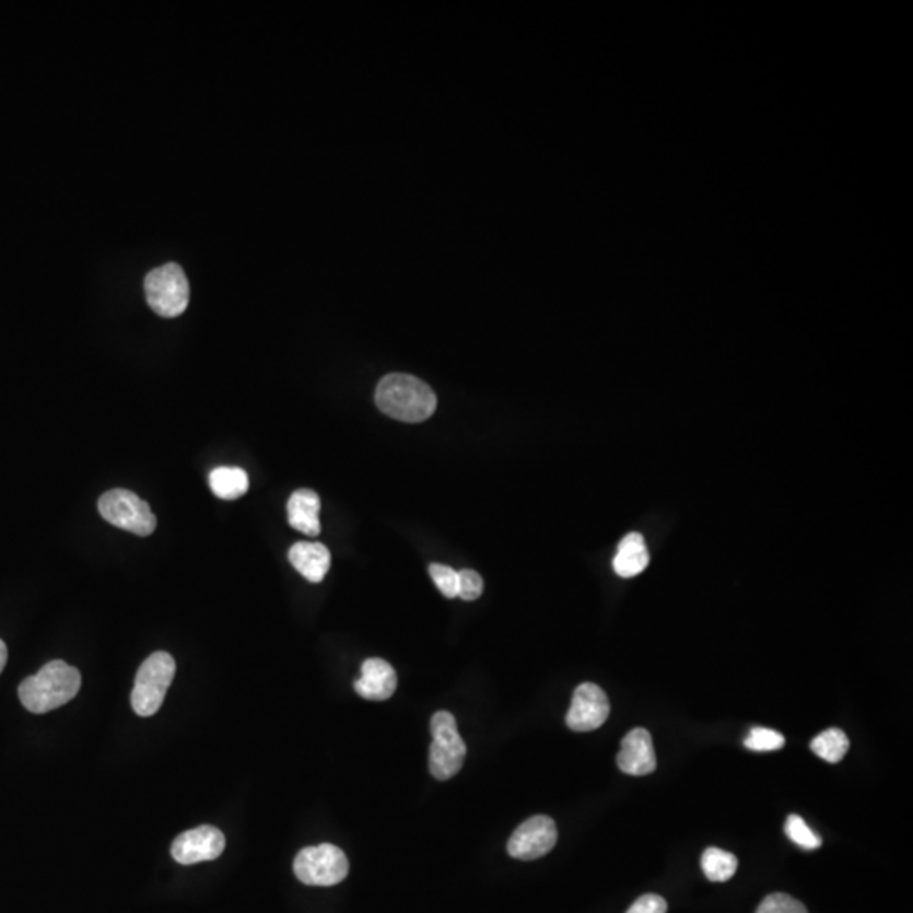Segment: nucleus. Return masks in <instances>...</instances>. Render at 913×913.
Segmentation results:
<instances>
[{"label":"nucleus","mask_w":913,"mask_h":913,"mask_svg":"<svg viewBox=\"0 0 913 913\" xmlns=\"http://www.w3.org/2000/svg\"><path fill=\"white\" fill-rule=\"evenodd\" d=\"M376 405L383 413L399 422L420 423L435 413L436 396L422 379L411 374L393 373L379 381Z\"/></svg>","instance_id":"f257e3e1"},{"label":"nucleus","mask_w":913,"mask_h":913,"mask_svg":"<svg viewBox=\"0 0 913 913\" xmlns=\"http://www.w3.org/2000/svg\"><path fill=\"white\" fill-rule=\"evenodd\" d=\"M82 675L67 662L52 660L20 686L21 702L33 714H46L77 698Z\"/></svg>","instance_id":"f03ea898"},{"label":"nucleus","mask_w":913,"mask_h":913,"mask_svg":"<svg viewBox=\"0 0 913 913\" xmlns=\"http://www.w3.org/2000/svg\"><path fill=\"white\" fill-rule=\"evenodd\" d=\"M176 674V662L169 653L156 652L145 658L136 675L131 702L136 714L151 717L160 711Z\"/></svg>","instance_id":"7ed1b4c3"},{"label":"nucleus","mask_w":913,"mask_h":913,"mask_svg":"<svg viewBox=\"0 0 913 913\" xmlns=\"http://www.w3.org/2000/svg\"><path fill=\"white\" fill-rule=\"evenodd\" d=\"M430 727H432L433 738L429 757L430 772L436 780L445 782L463 770L467 746L457 729V721L450 712H436Z\"/></svg>","instance_id":"20e7f679"},{"label":"nucleus","mask_w":913,"mask_h":913,"mask_svg":"<svg viewBox=\"0 0 913 913\" xmlns=\"http://www.w3.org/2000/svg\"><path fill=\"white\" fill-rule=\"evenodd\" d=\"M144 291L148 303L160 317H179L190 303L187 274L175 262L153 269L145 277Z\"/></svg>","instance_id":"39448f33"},{"label":"nucleus","mask_w":913,"mask_h":913,"mask_svg":"<svg viewBox=\"0 0 913 913\" xmlns=\"http://www.w3.org/2000/svg\"><path fill=\"white\" fill-rule=\"evenodd\" d=\"M98 513L105 522L138 537H150L157 519L150 504L127 489H113L98 500Z\"/></svg>","instance_id":"423d86ee"},{"label":"nucleus","mask_w":913,"mask_h":913,"mask_svg":"<svg viewBox=\"0 0 913 913\" xmlns=\"http://www.w3.org/2000/svg\"><path fill=\"white\" fill-rule=\"evenodd\" d=\"M293 869L302 883L309 887H333L346 880L349 862L340 847L318 844L300 851Z\"/></svg>","instance_id":"0eeeda50"},{"label":"nucleus","mask_w":913,"mask_h":913,"mask_svg":"<svg viewBox=\"0 0 913 913\" xmlns=\"http://www.w3.org/2000/svg\"><path fill=\"white\" fill-rule=\"evenodd\" d=\"M557 838L559 832L553 819L535 816L513 832L507 841V853L522 862H534L555 847Z\"/></svg>","instance_id":"6e6552de"},{"label":"nucleus","mask_w":913,"mask_h":913,"mask_svg":"<svg viewBox=\"0 0 913 913\" xmlns=\"http://www.w3.org/2000/svg\"><path fill=\"white\" fill-rule=\"evenodd\" d=\"M225 850V835L213 826H200L183 832L175 839L172 854L179 865L190 866L197 863L213 862Z\"/></svg>","instance_id":"1a4fd4ad"},{"label":"nucleus","mask_w":913,"mask_h":913,"mask_svg":"<svg viewBox=\"0 0 913 913\" xmlns=\"http://www.w3.org/2000/svg\"><path fill=\"white\" fill-rule=\"evenodd\" d=\"M611 705L605 690L596 683H582L575 689L569 709L567 726L575 733L599 729L608 721Z\"/></svg>","instance_id":"9d476101"},{"label":"nucleus","mask_w":913,"mask_h":913,"mask_svg":"<svg viewBox=\"0 0 913 913\" xmlns=\"http://www.w3.org/2000/svg\"><path fill=\"white\" fill-rule=\"evenodd\" d=\"M618 766L627 775H649L656 769V754L652 735L643 727L630 730L621 741Z\"/></svg>","instance_id":"9b49d317"},{"label":"nucleus","mask_w":913,"mask_h":913,"mask_svg":"<svg viewBox=\"0 0 913 913\" xmlns=\"http://www.w3.org/2000/svg\"><path fill=\"white\" fill-rule=\"evenodd\" d=\"M398 686L395 668L381 658L362 664L361 677L354 682L355 692L367 701H388Z\"/></svg>","instance_id":"f8f14e48"},{"label":"nucleus","mask_w":913,"mask_h":913,"mask_svg":"<svg viewBox=\"0 0 913 913\" xmlns=\"http://www.w3.org/2000/svg\"><path fill=\"white\" fill-rule=\"evenodd\" d=\"M288 522L306 537H318L320 526V498L312 489H299L288 500Z\"/></svg>","instance_id":"ddd939ff"},{"label":"nucleus","mask_w":913,"mask_h":913,"mask_svg":"<svg viewBox=\"0 0 913 913\" xmlns=\"http://www.w3.org/2000/svg\"><path fill=\"white\" fill-rule=\"evenodd\" d=\"M288 559L306 581L315 582V584L324 581L332 562L328 548L321 543H312V541H299L293 545Z\"/></svg>","instance_id":"4468645a"},{"label":"nucleus","mask_w":913,"mask_h":913,"mask_svg":"<svg viewBox=\"0 0 913 913\" xmlns=\"http://www.w3.org/2000/svg\"><path fill=\"white\" fill-rule=\"evenodd\" d=\"M648 563L649 553L643 535L630 534L619 541L618 552L612 560V567L619 577H636L648 567Z\"/></svg>","instance_id":"2eb2a0df"},{"label":"nucleus","mask_w":913,"mask_h":913,"mask_svg":"<svg viewBox=\"0 0 913 913\" xmlns=\"http://www.w3.org/2000/svg\"><path fill=\"white\" fill-rule=\"evenodd\" d=\"M209 485L216 498L225 501L237 500L249 489V476L239 467H216L210 472Z\"/></svg>","instance_id":"dca6fc26"},{"label":"nucleus","mask_w":913,"mask_h":913,"mask_svg":"<svg viewBox=\"0 0 913 913\" xmlns=\"http://www.w3.org/2000/svg\"><path fill=\"white\" fill-rule=\"evenodd\" d=\"M701 865L709 881L723 883L735 876L738 869V857L719 847H707L702 854Z\"/></svg>","instance_id":"f3484780"},{"label":"nucleus","mask_w":913,"mask_h":913,"mask_svg":"<svg viewBox=\"0 0 913 913\" xmlns=\"http://www.w3.org/2000/svg\"><path fill=\"white\" fill-rule=\"evenodd\" d=\"M810 750L829 763H839L850 751V739L844 730L832 727L812 739Z\"/></svg>","instance_id":"a211bd4d"},{"label":"nucleus","mask_w":913,"mask_h":913,"mask_svg":"<svg viewBox=\"0 0 913 913\" xmlns=\"http://www.w3.org/2000/svg\"><path fill=\"white\" fill-rule=\"evenodd\" d=\"M785 834L788 835L792 843L797 844V846L804 847L807 851L817 850V847L822 846V839L812 831V829L807 826L806 820L801 819L800 816L797 813H792L788 816L787 822H785Z\"/></svg>","instance_id":"6ab92c4d"},{"label":"nucleus","mask_w":913,"mask_h":913,"mask_svg":"<svg viewBox=\"0 0 913 913\" xmlns=\"http://www.w3.org/2000/svg\"><path fill=\"white\" fill-rule=\"evenodd\" d=\"M745 746L748 750L766 753V751H776L783 748L785 738L780 735L779 730L769 729V727H753L748 738L745 739Z\"/></svg>","instance_id":"aec40b11"},{"label":"nucleus","mask_w":913,"mask_h":913,"mask_svg":"<svg viewBox=\"0 0 913 913\" xmlns=\"http://www.w3.org/2000/svg\"><path fill=\"white\" fill-rule=\"evenodd\" d=\"M429 572L430 577L435 582V586L445 597L454 599V597L459 596V577H457V572L454 569L442 565V563H432Z\"/></svg>","instance_id":"412c9836"},{"label":"nucleus","mask_w":913,"mask_h":913,"mask_svg":"<svg viewBox=\"0 0 913 913\" xmlns=\"http://www.w3.org/2000/svg\"><path fill=\"white\" fill-rule=\"evenodd\" d=\"M757 913H809L806 905L787 893H772L761 902Z\"/></svg>","instance_id":"4be33fe9"},{"label":"nucleus","mask_w":913,"mask_h":913,"mask_svg":"<svg viewBox=\"0 0 913 913\" xmlns=\"http://www.w3.org/2000/svg\"><path fill=\"white\" fill-rule=\"evenodd\" d=\"M457 577H459V597H463L464 600H476L481 597L482 590H484V581L478 572L464 569V571L457 572Z\"/></svg>","instance_id":"5701e85b"},{"label":"nucleus","mask_w":913,"mask_h":913,"mask_svg":"<svg viewBox=\"0 0 913 913\" xmlns=\"http://www.w3.org/2000/svg\"><path fill=\"white\" fill-rule=\"evenodd\" d=\"M627 913H667V902L660 894H643Z\"/></svg>","instance_id":"b1692460"},{"label":"nucleus","mask_w":913,"mask_h":913,"mask_svg":"<svg viewBox=\"0 0 913 913\" xmlns=\"http://www.w3.org/2000/svg\"><path fill=\"white\" fill-rule=\"evenodd\" d=\"M5 664H8V646L0 640V674L4 670Z\"/></svg>","instance_id":"393cba45"}]
</instances>
